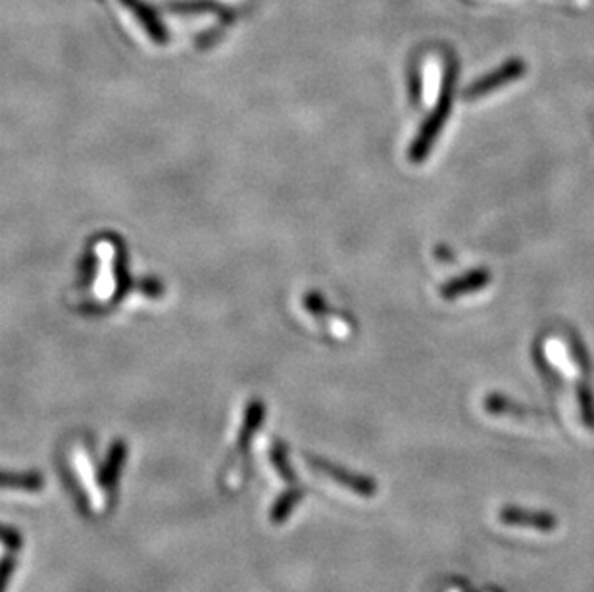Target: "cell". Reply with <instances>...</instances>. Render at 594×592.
<instances>
[{"label":"cell","mask_w":594,"mask_h":592,"mask_svg":"<svg viewBox=\"0 0 594 592\" xmlns=\"http://www.w3.org/2000/svg\"><path fill=\"white\" fill-rule=\"evenodd\" d=\"M122 2H124L125 6H127L135 16H137V20L147 27V31H149L154 39L162 41V39L166 37L164 27L160 24V20L156 18L154 10L149 8L143 0H122Z\"/></svg>","instance_id":"cell-5"},{"label":"cell","mask_w":594,"mask_h":592,"mask_svg":"<svg viewBox=\"0 0 594 592\" xmlns=\"http://www.w3.org/2000/svg\"><path fill=\"white\" fill-rule=\"evenodd\" d=\"M456 74H458V62H456L454 54H448L441 99L437 102L435 110L427 116V120L421 125L420 133H418L414 145L410 148V162H414V164H420L427 158V154L431 152L437 137L441 135V131L445 127L448 114H450V106H452V89H454V83H456Z\"/></svg>","instance_id":"cell-1"},{"label":"cell","mask_w":594,"mask_h":592,"mask_svg":"<svg viewBox=\"0 0 594 592\" xmlns=\"http://www.w3.org/2000/svg\"><path fill=\"white\" fill-rule=\"evenodd\" d=\"M0 541H4V543L8 544H18V541H16V533H12V531H8V529H0Z\"/></svg>","instance_id":"cell-8"},{"label":"cell","mask_w":594,"mask_h":592,"mask_svg":"<svg viewBox=\"0 0 594 592\" xmlns=\"http://www.w3.org/2000/svg\"><path fill=\"white\" fill-rule=\"evenodd\" d=\"M498 523L504 529L520 531V533H531V535H550L556 531V518L543 512H525L518 508H504L498 514Z\"/></svg>","instance_id":"cell-2"},{"label":"cell","mask_w":594,"mask_h":592,"mask_svg":"<svg viewBox=\"0 0 594 592\" xmlns=\"http://www.w3.org/2000/svg\"><path fill=\"white\" fill-rule=\"evenodd\" d=\"M489 281H491L489 273L485 272V270H475V272L466 273L464 277H458V279L450 281L448 285L441 289V295L446 300H454V298L470 295L473 291L483 289L485 285H489Z\"/></svg>","instance_id":"cell-4"},{"label":"cell","mask_w":594,"mask_h":592,"mask_svg":"<svg viewBox=\"0 0 594 592\" xmlns=\"http://www.w3.org/2000/svg\"><path fill=\"white\" fill-rule=\"evenodd\" d=\"M172 10H179V12H225L222 4L218 0H174L170 2Z\"/></svg>","instance_id":"cell-6"},{"label":"cell","mask_w":594,"mask_h":592,"mask_svg":"<svg viewBox=\"0 0 594 592\" xmlns=\"http://www.w3.org/2000/svg\"><path fill=\"white\" fill-rule=\"evenodd\" d=\"M448 592H462V589H452V591H448Z\"/></svg>","instance_id":"cell-9"},{"label":"cell","mask_w":594,"mask_h":592,"mask_svg":"<svg viewBox=\"0 0 594 592\" xmlns=\"http://www.w3.org/2000/svg\"><path fill=\"white\" fill-rule=\"evenodd\" d=\"M525 62L520 58H514V60H508L504 62L498 70H495L493 74L485 75L481 77L477 83H473L470 89L466 91V99H481V97H487L489 93H493L496 89L516 81L518 77L525 74Z\"/></svg>","instance_id":"cell-3"},{"label":"cell","mask_w":594,"mask_h":592,"mask_svg":"<svg viewBox=\"0 0 594 592\" xmlns=\"http://www.w3.org/2000/svg\"><path fill=\"white\" fill-rule=\"evenodd\" d=\"M10 571H12V564H10V562H2V564H0V592H4L6 581H8V577H10Z\"/></svg>","instance_id":"cell-7"}]
</instances>
